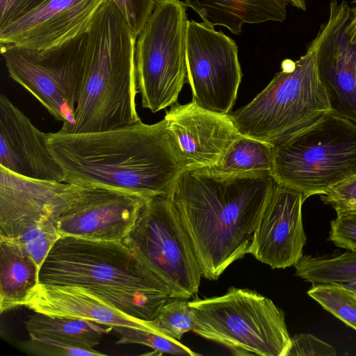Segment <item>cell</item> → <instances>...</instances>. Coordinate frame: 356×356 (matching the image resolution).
Listing matches in <instances>:
<instances>
[{
    "label": "cell",
    "mask_w": 356,
    "mask_h": 356,
    "mask_svg": "<svg viewBox=\"0 0 356 356\" xmlns=\"http://www.w3.org/2000/svg\"><path fill=\"white\" fill-rule=\"evenodd\" d=\"M138 195L65 182L54 208L60 237L122 241L145 202Z\"/></svg>",
    "instance_id": "7c38bea8"
},
{
    "label": "cell",
    "mask_w": 356,
    "mask_h": 356,
    "mask_svg": "<svg viewBox=\"0 0 356 356\" xmlns=\"http://www.w3.org/2000/svg\"><path fill=\"white\" fill-rule=\"evenodd\" d=\"M137 38L159 0H113Z\"/></svg>",
    "instance_id": "f1b7e54d"
},
{
    "label": "cell",
    "mask_w": 356,
    "mask_h": 356,
    "mask_svg": "<svg viewBox=\"0 0 356 356\" xmlns=\"http://www.w3.org/2000/svg\"><path fill=\"white\" fill-rule=\"evenodd\" d=\"M150 323L159 333L179 341L186 332L193 329V315L189 302L186 299L171 298Z\"/></svg>",
    "instance_id": "484cf974"
},
{
    "label": "cell",
    "mask_w": 356,
    "mask_h": 356,
    "mask_svg": "<svg viewBox=\"0 0 356 356\" xmlns=\"http://www.w3.org/2000/svg\"><path fill=\"white\" fill-rule=\"evenodd\" d=\"M186 8L181 0H159L136 39L137 90L152 113L177 103L188 81Z\"/></svg>",
    "instance_id": "ba28073f"
},
{
    "label": "cell",
    "mask_w": 356,
    "mask_h": 356,
    "mask_svg": "<svg viewBox=\"0 0 356 356\" xmlns=\"http://www.w3.org/2000/svg\"><path fill=\"white\" fill-rule=\"evenodd\" d=\"M277 181L271 173L184 169L169 195L191 237L202 275L216 280L248 253L254 232Z\"/></svg>",
    "instance_id": "6da1fadb"
},
{
    "label": "cell",
    "mask_w": 356,
    "mask_h": 356,
    "mask_svg": "<svg viewBox=\"0 0 356 356\" xmlns=\"http://www.w3.org/2000/svg\"><path fill=\"white\" fill-rule=\"evenodd\" d=\"M350 17L347 2L332 0L328 20L313 42L332 111L356 123V43L350 42L346 32Z\"/></svg>",
    "instance_id": "5bb4252c"
},
{
    "label": "cell",
    "mask_w": 356,
    "mask_h": 356,
    "mask_svg": "<svg viewBox=\"0 0 356 356\" xmlns=\"http://www.w3.org/2000/svg\"><path fill=\"white\" fill-rule=\"evenodd\" d=\"M105 0H47L0 29V44L51 48L87 33Z\"/></svg>",
    "instance_id": "e0dca14e"
},
{
    "label": "cell",
    "mask_w": 356,
    "mask_h": 356,
    "mask_svg": "<svg viewBox=\"0 0 356 356\" xmlns=\"http://www.w3.org/2000/svg\"><path fill=\"white\" fill-rule=\"evenodd\" d=\"M23 306L34 313L51 316L86 319L109 327L130 326L156 331L150 321L127 315L86 289L76 286L38 283L30 291Z\"/></svg>",
    "instance_id": "d6986e66"
},
{
    "label": "cell",
    "mask_w": 356,
    "mask_h": 356,
    "mask_svg": "<svg viewBox=\"0 0 356 356\" xmlns=\"http://www.w3.org/2000/svg\"><path fill=\"white\" fill-rule=\"evenodd\" d=\"M335 348L315 336L302 333L291 337V345L286 356H334Z\"/></svg>",
    "instance_id": "1f68e13d"
},
{
    "label": "cell",
    "mask_w": 356,
    "mask_h": 356,
    "mask_svg": "<svg viewBox=\"0 0 356 356\" xmlns=\"http://www.w3.org/2000/svg\"><path fill=\"white\" fill-rule=\"evenodd\" d=\"M288 3H291L293 6L301 9L302 10H305L306 4L304 0H286Z\"/></svg>",
    "instance_id": "d590c367"
},
{
    "label": "cell",
    "mask_w": 356,
    "mask_h": 356,
    "mask_svg": "<svg viewBox=\"0 0 356 356\" xmlns=\"http://www.w3.org/2000/svg\"><path fill=\"white\" fill-rule=\"evenodd\" d=\"M47 0H0V29L29 14Z\"/></svg>",
    "instance_id": "d6a6232c"
},
{
    "label": "cell",
    "mask_w": 356,
    "mask_h": 356,
    "mask_svg": "<svg viewBox=\"0 0 356 356\" xmlns=\"http://www.w3.org/2000/svg\"><path fill=\"white\" fill-rule=\"evenodd\" d=\"M113 330L120 334L118 344L137 343L148 346L156 354L168 353L174 355L196 356L179 341L166 337L156 331L130 326L114 325ZM154 353V354H156Z\"/></svg>",
    "instance_id": "4316f807"
},
{
    "label": "cell",
    "mask_w": 356,
    "mask_h": 356,
    "mask_svg": "<svg viewBox=\"0 0 356 356\" xmlns=\"http://www.w3.org/2000/svg\"><path fill=\"white\" fill-rule=\"evenodd\" d=\"M47 145L64 182L118 190L148 198L170 195L184 168L166 121L141 120L90 133H47Z\"/></svg>",
    "instance_id": "7a4b0ae2"
},
{
    "label": "cell",
    "mask_w": 356,
    "mask_h": 356,
    "mask_svg": "<svg viewBox=\"0 0 356 356\" xmlns=\"http://www.w3.org/2000/svg\"><path fill=\"white\" fill-rule=\"evenodd\" d=\"M22 348L28 353L46 356H96L105 355L95 349L70 346L58 341L30 337L21 342Z\"/></svg>",
    "instance_id": "83f0119b"
},
{
    "label": "cell",
    "mask_w": 356,
    "mask_h": 356,
    "mask_svg": "<svg viewBox=\"0 0 356 356\" xmlns=\"http://www.w3.org/2000/svg\"><path fill=\"white\" fill-rule=\"evenodd\" d=\"M296 275L313 285L356 279V252L346 250L331 258L303 255L293 266Z\"/></svg>",
    "instance_id": "cb8c5ba5"
},
{
    "label": "cell",
    "mask_w": 356,
    "mask_h": 356,
    "mask_svg": "<svg viewBox=\"0 0 356 356\" xmlns=\"http://www.w3.org/2000/svg\"><path fill=\"white\" fill-rule=\"evenodd\" d=\"M323 203L337 213H356V175L332 186L321 195Z\"/></svg>",
    "instance_id": "f546056e"
},
{
    "label": "cell",
    "mask_w": 356,
    "mask_h": 356,
    "mask_svg": "<svg viewBox=\"0 0 356 356\" xmlns=\"http://www.w3.org/2000/svg\"><path fill=\"white\" fill-rule=\"evenodd\" d=\"M273 145L275 179L305 200L356 175V123L332 111Z\"/></svg>",
    "instance_id": "8992f818"
},
{
    "label": "cell",
    "mask_w": 356,
    "mask_h": 356,
    "mask_svg": "<svg viewBox=\"0 0 356 356\" xmlns=\"http://www.w3.org/2000/svg\"><path fill=\"white\" fill-rule=\"evenodd\" d=\"M329 240L338 247L356 252V213H341L331 221Z\"/></svg>",
    "instance_id": "4dcf8cb0"
},
{
    "label": "cell",
    "mask_w": 356,
    "mask_h": 356,
    "mask_svg": "<svg viewBox=\"0 0 356 356\" xmlns=\"http://www.w3.org/2000/svg\"><path fill=\"white\" fill-rule=\"evenodd\" d=\"M122 242L163 280L173 298L187 300L198 291L199 261L169 195L147 198Z\"/></svg>",
    "instance_id": "9c48e42d"
},
{
    "label": "cell",
    "mask_w": 356,
    "mask_h": 356,
    "mask_svg": "<svg viewBox=\"0 0 356 356\" xmlns=\"http://www.w3.org/2000/svg\"><path fill=\"white\" fill-rule=\"evenodd\" d=\"M136 39L113 1L105 0L87 33L84 76L69 133L107 131L140 120Z\"/></svg>",
    "instance_id": "277c9868"
},
{
    "label": "cell",
    "mask_w": 356,
    "mask_h": 356,
    "mask_svg": "<svg viewBox=\"0 0 356 356\" xmlns=\"http://www.w3.org/2000/svg\"><path fill=\"white\" fill-rule=\"evenodd\" d=\"M164 119L184 170L215 168L241 135L229 115L208 111L193 100L171 106Z\"/></svg>",
    "instance_id": "9a60e30c"
},
{
    "label": "cell",
    "mask_w": 356,
    "mask_h": 356,
    "mask_svg": "<svg viewBox=\"0 0 356 356\" xmlns=\"http://www.w3.org/2000/svg\"><path fill=\"white\" fill-rule=\"evenodd\" d=\"M303 195L278 181L254 232L248 254L271 268L294 266L303 256L306 234L302 219Z\"/></svg>",
    "instance_id": "2e32d148"
},
{
    "label": "cell",
    "mask_w": 356,
    "mask_h": 356,
    "mask_svg": "<svg viewBox=\"0 0 356 356\" xmlns=\"http://www.w3.org/2000/svg\"><path fill=\"white\" fill-rule=\"evenodd\" d=\"M214 168L229 174H273V145L241 134Z\"/></svg>",
    "instance_id": "603a6c76"
},
{
    "label": "cell",
    "mask_w": 356,
    "mask_h": 356,
    "mask_svg": "<svg viewBox=\"0 0 356 356\" xmlns=\"http://www.w3.org/2000/svg\"><path fill=\"white\" fill-rule=\"evenodd\" d=\"M193 332L238 356H286L291 345L284 312L267 297L248 289L189 301Z\"/></svg>",
    "instance_id": "52a82bcc"
},
{
    "label": "cell",
    "mask_w": 356,
    "mask_h": 356,
    "mask_svg": "<svg viewBox=\"0 0 356 356\" xmlns=\"http://www.w3.org/2000/svg\"><path fill=\"white\" fill-rule=\"evenodd\" d=\"M325 310L356 330V295L338 283L318 284L307 291Z\"/></svg>",
    "instance_id": "d4e9b609"
},
{
    "label": "cell",
    "mask_w": 356,
    "mask_h": 356,
    "mask_svg": "<svg viewBox=\"0 0 356 356\" xmlns=\"http://www.w3.org/2000/svg\"><path fill=\"white\" fill-rule=\"evenodd\" d=\"M38 283L82 287L124 314L147 321L173 298L163 280L122 241L60 237L40 266Z\"/></svg>",
    "instance_id": "3957f363"
},
{
    "label": "cell",
    "mask_w": 356,
    "mask_h": 356,
    "mask_svg": "<svg viewBox=\"0 0 356 356\" xmlns=\"http://www.w3.org/2000/svg\"><path fill=\"white\" fill-rule=\"evenodd\" d=\"M281 67L250 103L229 114L241 134L274 145L332 111L313 41L303 56L283 60Z\"/></svg>",
    "instance_id": "5b68a950"
},
{
    "label": "cell",
    "mask_w": 356,
    "mask_h": 356,
    "mask_svg": "<svg viewBox=\"0 0 356 356\" xmlns=\"http://www.w3.org/2000/svg\"><path fill=\"white\" fill-rule=\"evenodd\" d=\"M338 284H340L343 287L353 291L356 295V279L343 282H341V283H338Z\"/></svg>",
    "instance_id": "e575fe53"
},
{
    "label": "cell",
    "mask_w": 356,
    "mask_h": 356,
    "mask_svg": "<svg viewBox=\"0 0 356 356\" xmlns=\"http://www.w3.org/2000/svg\"><path fill=\"white\" fill-rule=\"evenodd\" d=\"M87 33L46 49L1 44L10 76L63 122V133H69L74 124L85 72Z\"/></svg>",
    "instance_id": "30bf717a"
},
{
    "label": "cell",
    "mask_w": 356,
    "mask_h": 356,
    "mask_svg": "<svg viewBox=\"0 0 356 356\" xmlns=\"http://www.w3.org/2000/svg\"><path fill=\"white\" fill-rule=\"evenodd\" d=\"M187 7L211 27L223 26L239 34L247 24L283 22L286 17V0H184Z\"/></svg>",
    "instance_id": "ffe728a7"
},
{
    "label": "cell",
    "mask_w": 356,
    "mask_h": 356,
    "mask_svg": "<svg viewBox=\"0 0 356 356\" xmlns=\"http://www.w3.org/2000/svg\"><path fill=\"white\" fill-rule=\"evenodd\" d=\"M30 337L58 341L70 346L95 349L113 330L95 321L35 313L24 321Z\"/></svg>",
    "instance_id": "7402d4cb"
},
{
    "label": "cell",
    "mask_w": 356,
    "mask_h": 356,
    "mask_svg": "<svg viewBox=\"0 0 356 356\" xmlns=\"http://www.w3.org/2000/svg\"><path fill=\"white\" fill-rule=\"evenodd\" d=\"M38 129L4 95L0 96V167L16 175L64 182L63 170Z\"/></svg>",
    "instance_id": "ac0fdd59"
},
{
    "label": "cell",
    "mask_w": 356,
    "mask_h": 356,
    "mask_svg": "<svg viewBox=\"0 0 356 356\" xmlns=\"http://www.w3.org/2000/svg\"><path fill=\"white\" fill-rule=\"evenodd\" d=\"M355 6L351 9V17L347 27V34L352 44L356 43V0H353Z\"/></svg>",
    "instance_id": "836d02e7"
},
{
    "label": "cell",
    "mask_w": 356,
    "mask_h": 356,
    "mask_svg": "<svg viewBox=\"0 0 356 356\" xmlns=\"http://www.w3.org/2000/svg\"><path fill=\"white\" fill-rule=\"evenodd\" d=\"M40 267L15 243L0 238V312L23 306L38 284Z\"/></svg>",
    "instance_id": "44dd1931"
},
{
    "label": "cell",
    "mask_w": 356,
    "mask_h": 356,
    "mask_svg": "<svg viewBox=\"0 0 356 356\" xmlns=\"http://www.w3.org/2000/svg\"><path fill=\"white\" fill-rule=\"evenodd\" d=\"M186 54L192 100L208 111L229 115L242 79L234 40L204 22L188 20Z\"/></svg>",
    "instance_id": "4fadbf2b"
},
{
    "label": "cell",
    "mask_w": 356,
    "mask_h": 356,
    "mask_svg": "<svg viewBox=\"0 0 356 356\" xmlns=\"http://www.w3.org/2000/svg\"><path fill=\"white\" fill-rule=\"evenodd\" d=\"M65 185L24 177L0 167V238L19 245L40 268L60 238L54 208Z\"/></svg>",
    "instance_id": "8fae6325"
}]
</instances>
